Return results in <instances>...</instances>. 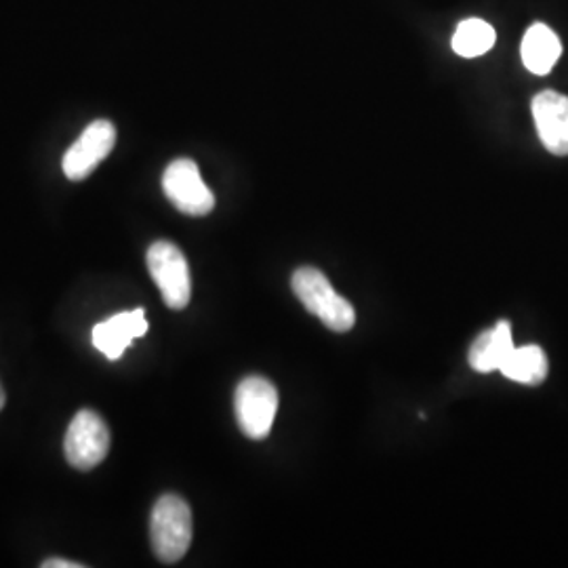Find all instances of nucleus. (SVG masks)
I'll use <instances>...</instances> for the list:
<instances>
[{
    "instance_id": "12",
    "label": "nucleus",
    "mask_w": 568,
    "mask_h": 568,
    "mask_svg": "<svg viewBox=\"0 0 568 568\" xmlns=\"http://www.w3.org/2000/svg\"><path fill=\"white\" fill-rule=\"evenodd\" d=\"M499 371L504 373V377H508L509 382L525 384V386H539L548 377V356L539 345L514 347Z\"/></svg>"
},
{
    "instance_id": "2",
    "label": "nucleus",
    "mask_w": 568,
    "mask_h": 568,
    "mask_svg": "<svg viewBox=\"0 0 568 568\" xmlns=\"http://www.w3.org/2000/svg\"><path fill=\"white\" fill-rule=\"evenodd\" d=\"M150 537L156 558L164 565L182 560L192 544V511L178 495H163L152 509Z\"/></svg>"
},
{
    "instance_id": "5",
    "label": "nucleus",
    "mask_w": 568,
    "mask_h": 568,
    "mask_svg": "<svg viewBox=\"0 0 568 568\" xmlns=\"http://www.w3.org/2000/svg\"><path fill=\"white\" fill-rule=\"evenodd\" d=\"M63 450L70 466L91 471L102 464L110 450V429L98 413L82 408L68 427Z\"/></svg>"
},
{
    "instance_id": "14",
    "label": "nucleus",
    "mask_w": 568,
    "mask_h": 568,
    "mask_svg": "<svg viewBox=\"0 0 568 568\" xmlns=\"http://www.w3.org/2000/svg\"><path fill=\"white\" fill-rule=\"evenodd\" d=\"M82 565L79 562H68L63 558H49L42 562V568H81Z\"/></svg>"
},
{
    "instance_id": "13",
    "label": "nucleus",
    "mask_w": 568,
    "mask_h": 568,
    "mask_svg": "<svg viewBox=\"0 0 568 568\" xmlns=\"http://www.w3.org/2000/svg\"><path fill=\"white\" fill-rule=\"evenodd\" d=\"M495 39H497V34L490 23L478 20V18H469L457 26V30L453 34V51L467 60L480 58L493 49Z\"/></svg>"
},
{
    "instance_id": "4",
    "label": "nucleus",
    "mask_w": 568,
    "mask_h": 568,
    "mask_svg": "<svg viewBox=\"0 0 568 568\" xmlns=\"http://www.w3.org/2000/svg\"><path fill=\"white\" fill-rule=\"evenodd\" d=\"M148 270L171 310H183L192 297L190 267L182 251L169 241H156L148 248Z\"/></svg>"
},
{
    "instance_id": "9",
    "label": "nucleus",
    "mask_w": 568,
    "mask_h": 568,
    "mask_svg": "<svg viewBox=\"0 0 568 568\" xmlns=\"http://www.w3.org/2000/svg\"><path fill=\"white\" fill-rule=\"evenodd\" d=\"M148 333V321L142 307L122 312L93 328V345L102 352L108 361H119L124 349L133 344V339Z\"/></svg>"
},
{
    "instance_id": "3",
    "label": "nucleus",
    "mask_w": 568,
    "mask_h": 568,
    "mask_svg": "<svg viewBox=\"0 0 568 568\" xmlns=\"http://www.w3.org/2000/svg\"><path fill=\"white\" fill-rule=\"evenodd\" d=\"M234 408L244 436L251 440H264L278 410V392L264 377L251 375L236 387Z\"/></svg>"
},
{
    "instance_id": "6",
    "label": "nucleus",
    "mask_w": 568,
    "mask_h": 568,
    "mask_svg": "<svg viewBox=\"0 0 568 568\" xmlns=\"http://www.w3.org/2000/svg\"><path fill=\"white\" fill-rule=\"evenodd\" d=\"M163 190L166 199L190 217H204L213 211L215 196L206 187L194 161L178 159L164 169Z\"/></svg>"
},
{
    "instance_id": "8",
    "label": "nucleus",
    "mask_w": 568,
    "mask_h": 568,
    "mask_svg": "<svg viewBox=\"0 0 568 568\" xmlns=\"http://www.w3.org/2000/svg\"><path fill=\"white\" fill-rule=\"evenodd\" d=\"M539 140L554 156H568V98L541 91L530 103Z\"/></svg>"
},
{
    "instance_id": "10",
    "label": "nucleus",
    "mask_w": 568,
    "mask_h": 568,
    "mask_svg": "<svg viewBox=\"0 0 568 568\" xmlns=\"http://www.w3.org/2000/svg\"><path fill=\"white\" fill-rule=\"evenodd\" d=\"M514 347L516 345L511 339V326L506 321H501L474 339L467 361L469 366L478 373H493L501 368Z\"/></svg>"
},
{
    "instance_id": "1",
    "label": "nucleus",
    "mask_w": 568,
    "mask_h": 568,
    "mask_svg": "<svg viewBox=\"0 0 568 568\" xmlns=\"http://www.w3.org/2000/svg\"><path fill=\"white\" fill-rule=\"evenodd\" d=\"M293 293L304 304L307 312L323 321V325L335 333H345L356 323V312L344 300L316 267H300L291 278Z\"/></svg>"
},
{
    "instance_id": "11",
    "label": "nucleus",
    "mask_w": 568,
    "mask_h": 568,
    "mask_svg": "<svg viewBox=\"0 0 568 568\" xmlns=\"http://www.w3.org/2000/svg\"><path fill=\"white\" fill-rule=\"evenodd\" d=\"M520 55L528 72L546 77L562 55V42L546 23H532L523 39Z\"/></svg>"
},
{
    "instance_id": "7",
    "label": "nucleus",
    "mask_w": 568,
    "mask_h": 568,
    "mask_svg": "<svg viewBox=\"0 0 568 568\" xmlns=\"http://www.w3.org/2000/svg\"><path fill=\"white\" fill-rule=\"evenodd\" d=\"M116 145V126L110 121H93L81 133V138L63 154L61 169L70 182L87 180L98 164Z\"/></svg>"
},
{
    "instance_id": "15",
    "label": "nucleus",
    "mask_w": 568,
    "mask_h": 568,
    "mask_svg": "<svg viewBox=\"0 0 568 568\" xmlns=\"http://www.w3.org/2000/svg\"><path fill=\"white\" fill-rule=\"evenodd\" d=\"M2 406H4V392H2V386H0V410H2Z\"/></svg>"
}]
</instances>
